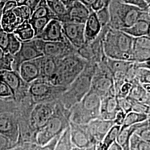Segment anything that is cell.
<instances>
[{
	"label": "cell",
	"mask_w": 150,
	"mask_h": 150,
	"mask_svg": "<svg viewBox=\"0 0 150 150\" xmlns=\"http://www.w3.org/2000/svg\"><path fill=\"white\" fill-rule=\"evenodd\" d=\"M129 150H150V142L140 139L134 133L129 140Z\"/></svg>",
	"instance_id": "cell-37"
},
{
	"label": "cell",
	"mask_w": 150,
	"mask_h": 150,
	"mask_svg": "<svg viewBox=\"0 0 150 150\" xmlns=\"http://www.w3.org/2000/svg\"><path fill=\"white\" fill-rule=\"evenodd\" d=\"M134 133L140 139L150 142V120H148L145 125L137 129Z\"/></svg>",
	"instance_id": "cell-43"
},
{
	"label": "cell",
	"mask_w": 150,
	"mask_h": 150,
	"mask_svg": "<svg viewBox=\"0 0 150 150\" xmlns=\"http://www.w3.org/2000/svg\"><path fill=\"white\" fill-rule=\"evenodd\" d=\"M134 63V61H130L112 59L108 57L106 59L107 67L112 75L118 73H127Z\"/></svg>",
	"instance_id": "cell-29"
},
{
	"label": "cell",
	"mask_w": 150,
	"mask_h": 150,
	"mask_svg": "<svg viewBox=\"0 0 150 150\" xmlns=\"http://www.w3.org/2000/svg\"><path fill=\"white\" fill-rule=\"evenodd\" d=\"M45 17H50L52 19L57 20L54 13L47 5L46 0H40L38 6L32 12L30 20H34Z\"/></svg>",
	"instance_id": "cell-33"
},
{
	"label": "cell",
	"mask_w": 150,
	"mask_h": 150,
	"mask_svg": "<svg viewBox=\"0 0 150 150\" xmlns=\"http://www.w3.org/2000/svg\"><path fill=\"white\" fill-rule=\"evenodd\" d=\"M97 64L87 62L82 71L61 95V103L66 108L70 109L80 101L90 90L91 81Z\"/></svg>",
	"instance_id": "cell-3"
},
{
	"label": "cell",
	"mask_w": 150,
	"mask_h": 150,
	"mask_svg": "<svg viewBox=\"0 0 150 150\" xmlns=\"http://www.w3.org/2000/svg\"><path fill=\"white\" fill-rule=\"evenodd\" d=\"M147 120L145 122L134 124L125 128H121L116 139V142L120 145L123 150H129V140L132 135L134 134L136 130L139 127L145 125Z\"/></svg>",
	"instance_id": "cell-26"
},
{
	"label": "cell",
	"mask_w": 150,
	"mask_h": 150,
	"mask_svg": "<svg viewBox=\"0 0 150 150\" xmlns=\"http://www.w3.org/2000/svg\"><path fill=\"white\" fill-rule=\"evenodd\" d=\"M67 10V22L85 23L90 13V10L77 0H76Z\"/></svg>",
	"instance_id": "cell-22"
},
{
	"label": "cell",
	"mask_w": 150,
	"mask_h": 150,
	"mask_svg": "<svg viewBox=\"0 0 150 150\" xmlns=\"http://www.w3.org/2000/svg\"><path fill=\"white\" fill-rule=\"evenodd\" d=\"M41 57L25 61L20 65L18 73L27 83L30 84L40 77Z\"/></svg>",
	"instance_id": "cell-19"
},
{
	"label": "cell",
	"mask_w": 150,
	"mask_h": 150,
	"mask_svg": "<svg viewBox=\"0 0 150 150\" xmlns=\"http://www.w3.org/2000/svg\"><path fill=\"white\" fill-rule=\"evenodd\" d=\"M7 1H8V0H1V1L5 4ZM13 1L16 2L17 5V7L22 5H26V4L27 1V0H13Z\"/></svg>",
	"instance_id": "cell-54"
},
{
	"label": "cell",
	"mask_w": 150,
	"mask_h": 150,
	"mask_svg": "<svg viewBox=\"0 0 150 150\" xmlns=\"http://www.w3.org/2000/svg\"><path fill=\"white\" fill-rule=\"evenodd\" d=\"M48 1H56V0H48Z\"/></svg>",
	"instance_id": "cell-62"
},
{
	"label": "cell",
	"mask_w": 150,
	"mask_h": 150,
	"mask_svg": "<svg viewBox=\"0 0 150 150\" xmlns=\"http://www.w3.org/2000/svg\"><path fill=\"white\" fill-rule=\"evenodd\" d=\"M134 38L120 30L109 27L103 41L106 56L112 59L132 61Z\"/></svg>",
	"instance_id": "cell-2"
},
{
	"label": "cell",
	"mask_w": 150,
	"mask_h": 150,
	"mask_svg": "<svg viewBox=\"0 0 150 150\" xmlns=\"http://www.w3.org/2000/svg\"><path fill=\"white\" fill-rule=\"evenodd\" d=\"M127 98L131 102L132 111L150 115V105H147L142 102H136L129 98V97Z\"/></svg>",
	"instance_id": "cell-45"
},
{
	"label": "cell",
	"mask_w": 150,
	"mask_h": 150,
	"mask_svg": "<svg viewBox=\"0 0 150 150\" xmlns=\"http://www.w3.org/2000/svg\"><path fill=\"white\" fill-rule=\"evenodd\" d=\"M81 4L85 6L90 10H91L92 7L96 2L97 0H77Z\"/></svg>",
	"instance_id": "cell-52"
},
{
	"label": "cell",
	"mask_w": 150,
	"mask_h": 150,
	"mask_svg": "<svg viewBox=\"0 0 150 150\" xmlns=\"http://www.w3.org/2000/svg\"><path fill=\"white\" fill-rule=\"evenodd\" d=\"M150 115L137 112L134 111H129L127 113L125 118L123 125L121 128H125L134 124L145 122L146 120H149Z\"/></svg>",
	"instance_id": "cell-34"
},
{
	"label": "cell",
	"mask_w": 150,
	"mask_h": 150,
	"mask_svg": "<svg viewBox=\"0 0 150 150\" xmlns=\"http://www.w3.org/2000/svg\"><path fill=\"white\" fill-rule=\"evenodd\" d=\"M13 56L9 53H5L0 48V70H12V64Z\"/></svg>",
	"instance_id": "cell-39"
},
{
	"label": "cell",
	"mask_w": 150,
	"mask_h": 150,
	"mask_svg": "<svg viewBox=\"0 0 150 150\" xmlns=\"http://www.w3.org/2000/svg\"><path fill=\"white\" fill-rule=\"evenodd\" d=\"M126 112L121 108H120L116 113L115 118L113 120L114 124L120 126L121 127L122 125H123L125 118L126 117Z\"/></svg>",
	"instance_id": "cell-49"
},
{
	"label": "cell",
	"mask_w": 150,
	"mask_h": 150,
	"mask_svg": "<svg viewBox=\"0 0 150 150\" xmlns=\"http://www.w3.org/2000/svg\"><path fill=\"white\" fill-rule=\"evenodd\" d=\"M51 20L53 19L50 17H45L28 20V22L31 25L35 32V38L41 33L48 22Z\"/></svg>",
	"instance_id": "cell-36"
},
{
	"label": "cell",
	"mask_w": 150,
	"mask_h": 150,
	"mask_svg": "<svg viewBox=\"0 0 150 150\" xmlns=\"http://www.w3.org/2000/svg\"><path fill=\"white\" fill-rule=\"evenodd\" d=\"M132 61L141 62L150 59V36L134 38L132 50Z\"/></svg>",
	"instance_id": "cell-17"
},
{
	"label": "cell",
	"mask_w": 150,
	"mask_h": 150,
	"mask_svg": "<svg viewBox=\"0 0 150 150\" xmlns=\"http://www.w3.org/2000/svg\"><path fill=\"white\" fill-rule=\"evenodd\" d=\"M38 48L43 56L62 59L70 54H76L77 49L66 39L64 41H45L38 38H34Z\"/></svg>",
	"instance_id": "cell-9"
},
{
	"label": "cell",
	"mask_w": 150,
	"mask_h": 150,
	"mask_svg": "<svg viewBox=\"0 0 150 150\" xmlns=\"http://www.w3.org/2000/svg\"><path fill=\"white\" fill-rule=\"evenodd\" d=\"M141 86L144 88L145 91L147 92L150 93V83H141Z\"/></svg>",
	"instance_id": "cell-56"
},
{
	"label": "cell",
	"mask_w": 150,
	"mask_h": 150,
	"mask_svg": "<svg viewBox=\"0 0 150 150\" xmlns=\"http://www.w3.org/2000/svg\"><path fill=\"white\" fill-rule=\"evenodd\" d=\"M65 6L68 8L69 7H70L72 5L74 2H75L76 0H60Z\"/></svg>",
	"instance_id": "cell-55"
},
{
	"label": "cell",
	"mask_w": 150,
	"mask_h": 150,
	"mask_svg": "<svg viewBox=\"0 0 150 150\" xmlns=\"http://www.w3.org/2000/svg\"><path fill=\"white\" fill-rule=\"evenodd\" d=\"M118 101L119 106L126 113L132 111L131 102L127 97L125 98H118Z\"/></svg>",
	"instance_id": "cell-48"
},
{
	"label": "cell",
	"mask_w": 150,
	"mask_h": 150,
	"mask_svg": "<svg viewBox=\"0 0 150 150\" xmlns=\"http://www.w3.org/2000/svg\"><path fill=\"white\" fill-rule=\"evenodd\" d=\"M134 74L136 80L140 83H150V69L135 67L134 64Z\"/></svg>",
	"instance_id": "cell-38"
},
{
	"label": "cell",
	"mask_w": 150,
	"mask_h": 150,
	"mask_svg": "<svg viewBox=\"0 0 150 150\" xmlns=\"http://www.w3.org/2000/svg\"><path fill=\"white\" fill-rule=\"evenodd\" d=\"M66 128H64L62 120L59 116H54V113L48 122L38 129L36 136L38 144L41 146L47 144L52 139L59 136Z\"/></svg>",
	"instance_id": "cell-10"
},
{
	"label": "cell",
	"mask_w": 150,
	"mask_h": 150,
	"mask_svg": "<svg viewBox=\"0 0 150 150\" xmlns=\"http://www.w3.org/2000/svg\"><path fill=\"white\" fill-rule=\"evenodd\" d=\"M109 27H102L98 35L93 40L85 43L77 50V53L87 62L98 64L106 58L104 53L103 41Z\"/></svg>",
	"instance_id": "cell-8"
},
{
	"label": "cell",
	"mask_w": 150,
	"mask_h": 150,
	"mask_svg": "<svg viewBox=\"0 0 150 150\" xmlns=\"http://www.w3.org/2000/svg\"><path fill=\"white\" fill-rule=\"evenodd\" d=\"M74 147L71 139L70 126H69L59 135L54 150H72Z\"/></svg>",
	"instance_id": "cell-35"
},
{
	"label": "cell",
	"mask_w": 150,
	"mask_h": 150,
	"mask_svg": "<svg viewBox=\"0 0 150 150\" xmlns=\"http://www.w3.org/2000/svg\"><path fill=\"white\" fill-rule=\"evenodd\" d=\"M21 46V42L16 38L15 34L9 33V43L8 46V53L14 55L20 50Z\"/></svg>",
	"instance_id": "cell-42"
},
{
	"label": "cell",
	"mask_w": 150,
	"mask_h": 150,
	"mask_svg": "<svg viewBox=\"0 0 150 150\" xmlns=\"http://www.w3.org/2000/svg\"><path fill=\"white\" fill-rule=\"evenodd\" d=\"M108 9L110 19L108 26L113 29L121 30L128 28L139 19L150 21V11L124 4L118 0H111Z\"/></svg>",
	"instance_id": "cell-1"
},
{
	"label": "cell",
	"mask_w": 150,
	"mask_h": 150,
	"mask_svg": "<svg viewBox=\"0 0 150 150\" xmlns=\"http://www.w3.org/2000/svg\"><path fill=\"white\" fill-rule=\"evenodd\" d=\"M59 59L53 57L41 56L40 62V77L52 84L56 75Z\"/></svg>",
	"instance_id": "cell-21"
},
{
	"label": "cell",
	"mask_w": 150,
	"mask_h": 150,
	"mask_svg": "<svg viewBox=\"0 0 150 150\" xmlns=\"http://www.w3.org/2000/svg\"><path fill=\"white\" fill-rule=\"evenodd\" d=\"M121 126L113 125L105 136L102 141L96 144L97 150H107L108 147L116 141Z\"/></svg>",
	"instance_id": "cell-32"
},
{
	"label": "cell",
	"mask_w": 150,
	"mask_h": 150,
	"mask_svg": "<svg viewBox=\"0 0 150 150\" xmlns=\"http://www.w3.org/2000/svg\"><path fill=\"white\" fill-rule=\"evenodd\" d=\"M106 59L97 64L96 69L91 81L90 89L100 96L116 95L112 75L108 70Z\"/></svg>",
	"instance_id": "cell-6"
},
{
	"label": "cell",
	"mask_w": 150,
	"mask_h": 150,
	"mask_svg": "<svg viewBox=\"0 0 150 150\" xmlns=\"http://www.w3.org/2000/svg\"><path fill=\"white\" fill-rule=\"evenodd\" d=\"M85 150H97L96 144H92L86 147Z\"/></svg>",
	"instance_id": "cell-58"
},
{
	"label": "cell",
	"mask_w": 150,
	"mask_h": 150,
	"mask_svg": "<svg viewBox=\"0 0 150 150\" xmlns=\"http://www.w3.org/2000/svg\"><path fill=\"white\" fill-rule=\"evenodd\" d=\"M55 105L52 102L38 103L33 108L30 115L31 125L35 129L41 128L53 116Z\"/></svg>",
	"instance_id": "cell-13"
},
{
	"label": "cell",
	"mask_w": 150,
	"mask_h": 150,
	"mask_svg": "<svg viewBox=\"0 0 150 150\" xmlns=\"http://www.w3.org/2000/svg\"><path fill=\"white\" fill-rule=\"evenodd\" d=\"M33 38L51 42L64 41L66 40L63 33L62 22L54 19L49 22L41 33Z\"/></svg>",
	"instance_id": "cell-18"
},
{
	"label": "cell",
	"mask_w": 150,
	"mask_h": 150,
	"mask_svg": "<svg viewBox=\"0 0 150 150\" xmlns=\"http://www.w3.org/2000/svg\"><path fill=\"white\" fill-rule=\"evenodd\" d=\"M9 43V33L4 31V30L0 28V48L5 53H8V46Z\"/></svg>",
	"instance_id": "cell-46"
},
{
	"label": "cell",
	"mask_w": 150,
	"mask_h": 150,
	"mask_svg": "<svg viewBox=\"0 0 150 150\" xmlns=\"http://www.w3.org/2000/svg\"><path fill=\"white\" fill-rule=\"evenodd\" d=\"M0 134L5 136L10 142H15L18 136V129L13 119L7 116L0 117Z\"/></svg>",
	"instance_id": "cell-24"
},
{
	"label": "cell",
	"mask_w": 150,
	"mask_h": 150,
	"mask_svg": "<svg viewBox=\"0 0 150 150\" xmlns=\"http://www.w3.org/2000/svg\"><path fill=\"white\" fill-rule=\"evenodd\" d=\"M127 97L136 102L150 105V93L145 91L137 80L132 82V86Z\"/></svg>",
	"instance_id": "cell-27"
},
{
	"label": "cell",
	"mask_w": 150,
	"mask_h": 150,
	"mask_svg": "<svg viewBox=\"0 0 150 150\" xmlns=\"http://www.w3.org/2000/svg\"><path fill=\"white\" fill-rule=\"evenodd\" d=\"M0 80L5 82L11 89L13 98L17 99L21 95L28 93L29 83L22 79L19 73L13 70H0Z\"/></svg>",
	"instance_id": "cell-12"
},
{
	"label": "cell",
	"mask_w": 150,
	"mask_h": 150,
	"mask_svg": "<svg viewBox=\"0 0 150 150\" xmlns=\"http://www.w3.org/2000/svg\"><path fill=\"white\" fill-rule=\"evenodd\" d=\"M67 88L54 85L47 81L38 79L30 83L28 93L33 101L41 103L61 96Z\"/></svg>",
	"instance_id": "cell-7"
},
{
	"label": "cell",
	"mask_w": 150,
	"mask_h": 150,
	"mask_svg": "<svg viewBox=\"0 0 150 150\" xmlns=\"http://www.w3.org/2000/svg\"><path fill=\"white\" fill-rule=\"evenodd\" d=\"M102 26L98 21L95 12L90 10V13L85 23V40L88 42L97 37L102 30Z\"/></svg>",
	"instance_id": "cell-23"
},
{
	"label": "cell",
	"mask_w": 150,
	"mask_h": 150,
	"mask_svg": "<svg viewBox=\"0 0 150 150\" xmlns=\"http://www.w3.org/2000/svg\"><path fill=\"white\" fill-rule=\"evenodd\" d=\"M148 4H150V0H145Z\"/></svg>",
	"instance_id": "cell-61"
},
{
	"label": "cell",
	"mask_w": 150,
	"mask_h": 150,
	"mask_svg": "<svg viewBox=\"0 0 150 150\" xmlns=\"http://www.w3.org/2000/svg\"><path fill=\"white\" fill-rule=\"evenodd\" d=\"M1 1V0H0V1Z\"/></svg>",
	"instance_id": "cell-63"
},
{
	"label": "cell",
	"mask_w": 150,
	"mask_h": 150,
	"mask_svg": "<svg viewBox=\"0 0 150 150\" xmlns=\"http://www.w3.org/2000/svg\"><path fill=\"white\" fill-rule=\"evenodd\" d=\"M102 1H103L105 2V4L107 6H108L110 2V1H111V0H102Z\"/></svg>",
	"instance_id": "cell-60"
},
{
	"label": "cell",
	"mask_w": 150,
	"mask_h": 150,
	"mask_svg": "<svg viewBox=\"0 0 150 150\" xmlns=\"http://www.w3.org/2000/svg\"><path fill=\"white\" fill-rule=\"evenodd\" d=\"M23 22L21 18L16 16L13 11H10L2 15L1 26L4 31L8 33H12Z\"/></svg>",
	"instance_id": "cell-28"
},
{
	"label": "cell",
	"mask_w": 150,
	"mask_h": 150,
	"mask_svg": "<svg viewBox=\"0 0 150 150\" xmlns=\"http://www.w3.org/2000/svg\"><path fill=\"white\" fill-rule=\"evenodd\" d=\"M49 8L52 11L57 20L62 23L67 22L68 10L60 0H46Z\"/></svg>",
	"instance_id": "cell-30"
},
{
	"label": "cell",
	"mask_w": 150,
	"mask_h": 150,
	"mask_svg": "<svg viewBox=\"0 0 150 150\" xmlns=\"http://www.w3.org/2000/svg\"><path fill=\"white\" fill-rule=\"evenodd\" d=\"M17 7V5L15 1L13 0L7 1L3 7V10H2L3 14L10 11H13Z\"/></svg>",
	"instance_id": "cell-50"
},
{
	"label": "cell",
	"mask_w": 150,
	"mask_h": 150,
	"mask_svg": "<svg viewBox=\"0 0 150 150\" xmlns=\"http://www.w3.org/2000/svg\"><path fill=\"white\" fill-rule=\"evenodd\" d=\"M150 22L149 20L139 19L131 26L121 30L134 38L143 36H150Z\"/></svg>",
	"instance_id": "cell-25"
},
{
	"label": "cell",
	"mask_w": 150,
	"mask_h": 150,
	"mask_svg": "<svg viewBox=\"0 0 150 150\" xmlns=\"http://www.w3.org/2000/svg\"><path fill=\"white\" fill-rule=\"evenodd\" d=\"M107 150H123V149L118 143L116 141L113 142L111 145H110Z\"/></svg>",
	"instance_id": "cell-53"
},
{
	"label": "cell",
	"mask_w": 150,
	"mask_h": 150,
	"mask_svg": "<svg viewBox=\"0 0 150 150\" xmlns=\"http://www.w3.org/2000/svg\"><path fill=\"white\" fill-rule=\"evenodd\" d=\"M70 136L72 144L75 147L86 149L93 143L88 132L85 125H79L70 122Z\"/></svg>",
	"instance_id": "cell-16"
},
{
	"label": "cell",
	"mask_w": 150,
	"mask_h": 150,
	"mask_svg": "<svg viewBox=\"0 0 150 150\" xmlns=\"http://www.w3.org/2000/svg\"><path fill=\"white\" fill-rule=\"evenodd\" d=\"M0 98H13L11 89L4 81L0 80Z\"/></svg>",
	"instance_id": "cell-47"
},
{
	"label": "cell",
	"mask_w": 150,
	"mask_h": 150,
	"mask_svg": "<svg viewBox=\"0 0 150 150\" xmlns=\"http://www.w3.org/2000/svg\"><path fill=\"white\" fill-rule=\"evenodd\" d=\"M62 30L64 37L76 49L81 47L85 42V23L64 22Z\"/></svg>",
	"instance_id": "cell-14"
},
{
	"label": "cell",
	"mask_w": 150,
	"mask_h": 150,
	"mask_svg": "<svg viewBox=\"0 0 150 150\" xmlns=\"http://www.w3.org/2000/svg\"><path fill=\"white\" fill-rule=\"evenodd\" d=\"M113 125V120L98 117L87 123L86 127L92 142L97 144L102 141Z\"/></svg>",
	"instance_id": "cell-15"
},
{
	"label": "cell",
	"mask_w": 150,
	"mask_h": 150,
	"mask_svg": "<svg viewBox=\"0 0 150 150\" xmlns=\"http://www.w3.org/2000/svg\"><path fill=\"white\" fill-rule=\"evenodd\" d=\"M20 42L31 40L35 38V32L28 21H24L13 32Z\"/></svg>",
	"instance_id": "cell-31"
},
{
	"label": "cell",
	"mask_w": 150,
	"mask_h": 150,
	"mask_svg": "<svg viewBox=\"0 0 150 150\" xmlns=\"http://www.w3.org/2000/svg\"><path fill=\"white\" fill-rule=\"evenodd\" d=\"M10 141L5 136L0 134V150H7L10 146Z\"/></svg>",
	"instance_id": "cell-51"
},
{
	"label": "cell",
	"mask_w": 150,
	"mask_h": 150,
	"mask_svg": "<svg viewBox=\"0 0 150 150\" xmlns=\"http://www.w3.org/2000/svg\"><path fill=\"white\" fill-rule=\"evenodd\" d=\"M4 3L2 2L1 1H0V28H1V18H2V16L3 15V12H2V10H3V7L4 6Z\"/></svg>",
	"instance_id": "cell-57"
},
{
	"label": "cell",
	"mask_w": 150,
	"mask_h": 150,
	"mask_svg": "<svg viewBox=\"0 0 150 150\" xmlns=\"http://www.w3.org/2000/svg\"><path fill=\"white\" fill-rule=\"evenodd\" d=\"M120 2L128 5L133 6L145 11H150V4L145 0H118Z\"/></svg>",
	"instance_id": "cell-44"
},
{
	"label": "cell",
	"mask_w": 150,
	"mask_h": 150,
	"mask_svg": "<svg viewBox=\"0 0 150 150\" xmlns=\"http://www.w3.org/2000/svg\"><path fill=\"white\" fill-rule=\"evenodd\" d=\"M97 18L100 22L102 27L107 26L109 23L110 15L108 9V6H105L100 10L95 12Z\"/></svg>",
	"instance_id": "cell-40"
},
{
	"label": "cell",
	"mask_w": 150,
	"mask_h": 150,
	"mask_svg": "<svg viewBox=\"0 0 150 150\" xmlns=\"http://www.w3.org/2000/svg\"><path fill=\"white\" fill-rule=\"evenodd\" d=\"M101 97L90 90L80 102L70 108L71 122L85 125L99 117Z\"/></svg>",
	"instance_id": "cell-4"
},
{
	"label": "cell",
	"mask_w": 150,
	"mask_h": 150,
	"mask_svg": "<svg viewBox=\"0 0 150 150\" xmlns=\"http://www.w3.org/2000/svg\"><path fill=\"white\" fill-rule=\"evenodd\" d=\"M87 63V61L77 53L59 59L57 71L52 84L68 87L82 72Z\"/></svg>",
	"instance_id": "cell-5"
},
{
	"label": "cell",
	"mask_w": 150,
	"mask_h": 150,
	"mask_svg": "<svg viewBox=\"0 0 150 150\" xmlns=\"http://www.w3.org/2000/svg\"><path fill=\"white\" fill-rule=\"evenodd\" d=\"M43 54L36 45L34 38L31 40L21 42L18 51L13 55V61L12 64V70L19 72L20 65L24 62L43 56Z\"/></svg>",
	"instance_id": "cell-11"
},
{
	"label": "cell",
	"mask_w": 150,
	"mask_h": 150,
	"mask_svg": "<svg viewBox=\"0 0 150 150\" xmlns=\"http://www.w3.org/2000/svg\"><path fill=\"white\" fill-rule=\"evenodd\" d=\"M12 11L17 17L21 18L23 21H28L32 15V12L30 8L26 5L17 7Z\"/></svg>",
	"instance_id": "cell-41"
},
{
	"label": "cell",
	"mask_w": 150,
	"mask_h": 150,
	"mask_svg": "<svg viewBox=\"0 0 150 150\" xmlns=\"http://www.w3.org/2000/svg\"><path fill=\"white\" fill-rule=\"evenodd\" d=\"M120 108L118 98L116 95H108L102 97L99 117L107 120H113Z\"/></svg>",
	"instance_id": "cell-20"
},
{
	"label": "cell",
	"mask_w": 150,
	"mask_h": 150,
	"mask_svg": "<svg viewBox=\"0 0 150 150\" xmlns=\"http://www.w3.org/2000/svg\"><path fill=\"white\" fill-rule=\"evenodd\" d=\"M72 150H85V149H81V148H79L76 147H74Z\"/></svg>",
	"instance_id": "cell-59"
}]
</instances>
